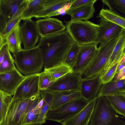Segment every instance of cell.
Here are the masks:
<instances>
[{
  "label": "cell",
  "mask_w": 125,
  "mask_h": 125,
  "mask_svg": "<svg viewBox=\"0 0 125 125\" xmlns=\"http://www.w3.org/2000/svg\"><path fill=\"white\" fill-rule=\"evenodd\" d=\"M73 41L66 30L41 37L37 46L42 53L44 69L63 63Z\"/></svg>",
  "instance_id": "cell-1"
},
{
  "label": "cell",
  "mask_w": 125,
  "mask_h": 125,
  "mask_svg": "<svg viewBox=\"0 0 125 125\" xmlns=\"http://www.w3.org/2000/svg\"><path fill=\"white\" fill-rule=\"evenodd\" d=\"M124 31L100 44L95 56L83 74V79H91L100 75L106 66L115 47Z\"/></svg>",
  "instance_id": "cell-2"
},
{
  "label": "cell",
  "mask_w": 125,
  "mask_h": 125,
  "mask_svg": "<svg viewBox=\"0 0 125 125\" xmlns=\"http://www.w3.org/2000/svg\"><path fill=\"white\" fill-rule=\"evenodd\" d=\"M13 57L16 69L25 76L41 73L43 66L42 55L37 46L30 49H22Z\"/></svg>",
  "instance_id": "cell-3"
},
{
  "label": "cell",
  "mask_w": 125,
  "mask_h": 125,
  "mask_svg": "<svg viewBox=\"0 0 125 125\" xmlns=\"http://www.w3.org/2000/svg\"><path fill=\"white\" fill-rule=\"evenodd\" d=\"M65 23L66 31L79 45L97 44L98 24L88 20L69 21Z\"/></svg>",
  "instance_id": "cell-4"
},
{
  "label": "cell",
  "mask_w": 125,
  "mask_h": 125,
  "mask_svg": "<svg viewBox=\"0 0 125 125\" xmlns=\"http://www.w3.org/2000/svg\"><path fill=\"white\" fill-rule=\"evenodd\" d=\"M98 98L88 125H125L107 102L105 96Z\"/></svg>",
  "instance_id": "cell-5"
},
{
  "label": "cell",
  "mask_w": 125,
  "mask_h": 125,
  "mask_svg": "<svg viewBox=\"0 0 125 125\" xmlns=\"http://www.w3.org/2000/svg\"><path fill=\"white\" fill-rule=\"evenodd\" d=\"M36 95L28 98H12L2 124L22 125Z\"/></svg>",
  "instance_id": "cell-6"
},
{
  "label": "cell",
  "mask_w": 125,
  "mask_h": 125,
  "mask_svg": "<svg viewBox=\"0 0 125 125\" xmlns=\"http://www.w3.org/2000/svg\"><path fill=\"white\" fill-rule=\"evenodd\" d=\"M88 102L81 97L71 100L54 109L49 110L46 115V120L61 123L80 112Z\"/></svg>",
  "instance_id": "cell-7"
},
{
  "label": "cell",
  "mask_w": 125,
  "mask_h": 125,
  "mask_svg": "<svg viewBox=\"0 0 125 125\" xmlns=\"http://www.w3.org/2000/svg\"><path fill=\"white\" fill-rule=\"evenodd\" d=\"M98 45L93 43L80 46L76 62L72 68L73 73L83 76L95 56Z\"/></svg>",
  "instance_id": "cell-8"
},
{
  "label": "cell",
  "mask_w": 125,
  "mask_h": 125,
  "mask_svg": "<svg viewBox=\"0 0 125 125\" xmlns=\"http://www.w3.org/2000/svg\"><path fill=\"white\" fill-rule=\"evenodd\" d=\"M39 73L25 76L17 89L12 98H28L37 94L40 92Z\"/></svg>",
  "instance_id": "cell-9"
},
{
  "label": "cell",
  "mask_w": 125,
  "mask_h": 125,
  "mask_svg": "<svg viewBox=\"0 0 125 125\" xmlns=\"http://www.w3.org/2000/svg\"><path fill=\"white\" fill-rule=\"evenodd\" d=\"M20 26V33L23 49L27 50L34 48L38 42L39 35L36 22L29 19L23 20Z\"/></svg>",
  "instance_id": "cell-10"
},
{
  "label": "cell",
  "mask_w": 125,
  "mask_h": 125,
  "mask_svg": "<svg viewBox=\"0 0 125 125\" xmlns=\"http://www.w3.org/2000/svg\"><path fill=\"white\" fill-rule=\"evenodd\" d=\"M81 75L70 73L54 82L46 90L52 92L64 91H80Z\"/></svg>",
  "instance_id": "cell-11"
},
{
  "label": "cell",
  "mask_w": 125,
  "mask_h": 125,
  "mask_svg": "<svg viewBox=\"0 0 125 125\" xmlns=\"http://www.w3.org/2000/svg\"><path fill=\"white\" fill-rule=\"evenodd\" d=\"M29 0H0V13L6 23L21 15Z\"/></svg>",
  "instance_id": "cell-12"
},
{
  "label": "cell",
  "mask_w": 125,
  "mask_h": 125,
  "mask_svg": "<svg viewBox=\"0 0 125 125\" xmlns=\"http://www.w3.org/2000/svg\"><path fill=\"white\" fill-rule=\"evenodd\" d=\"M25 77L16 68L0 74V90L8 94L13 95Z\"/></svg>",
  "instance_id": "cell-13"
},
{
  "label": "cell",
  "mask_w": 125,
  "mask_h": 125,
  "mask_svg": "<svg viewBox=\"0 0 125 125\" xmlns=\"http://www.w3.org/2000/svg\"><path fill=\"white\" fill-rule=\"evenodd\" d=\"M39 35L44 37L52 35L63 31L65 26L58 19L46 18L36 21Z\"/></svg>",
  "instance_id": "cell-14"
},
{
  "label": "cell",
  "mask_w": 125,
  "mask_h": 125,
  "mask_svg": "<svg viewBox=\"0 0 125 125\" xmlns=\"http://www.w3.org/2000/svg\"><path fill=\"white\" fill-rule=\"evenodd\" d=\"M97 99V96L78 113L61 123L62 125H88Z\"/></svg>",
  "instance_id": "cell-15"
},
{
  "label": "cell",
  "mask_w": 125,
  "mask_h": 125,
  "mask_svg": "<svg viewBox=\"0 0 125 125\" xmlns=\"http://www.w3.org/2000/svg\"><path fill=\"white\" fill-rule=\"evenodd\" d=\"M102 85L99 76L89 79L82 78L80 89L81 97L89 102L97 96Z\"/></svg>",
  "instance_id": "cell-16"
},
{
  "label": "cell",
  "mask_w": 125,
  "mask_h": 125,
  "mask_svg": "<svg viewBox=\"0 0 125 125\" xmlns=\"http://www.w3.org/2000/svg\"><path fill=\"white\" fill-rule=\"evenodd\" d=\"M100 21L97 41L98 44L125 30L120 26L107 21L101 19Z\"/></svg>",
  "instance_id": "cell-17"
},
{
  "label": "cell",
  "mask_w": 125,
  "mask_h": 125,
  "mask_svg": "<svg viewBox=\"0 0 125 125\" xmlns=\"http://www.w3.org/2000/svg\"><path fill=\"white\" fill-rule=\"evenodd\" d=\"M97 0L83 5L70 11L66 12L67 14L71 16L70 21H88L92 18L95 12L94 3Z\"/></svg>",
  "instance_id": "cell-18"
},
{
  "label": "cell",
  "mask_w": 125,
  "mask_h": 125,
  "mask_svg": "<svg viewBox=\"0 0 125 125\" xmlns=\"http://www.w3.org/2000/svg\"><path fill=\"white\" fill-rule=\"evenodd\" d=\"M125 96V80L117 81L113 80L102 84L97 97L110 95Z\"/></svg>",
  "instance_id": "cell-19"
},
{
  "label": "cell",
  "mask_w": 125,
  "mask_h": 125,
  "mask_svg": "<svg viewBox=\"0 0 125 125\" xmlns=\"http://www.w3.org/2000/svg\"><path fill=\"white\" fill-rule=\"evenodd\" d=\"M53 99L49 110L54 109L71 100L81 97L79 91L52 92Z\"/></svg>",
  "instance_id": "cell-20"
},
{
  "label": "cell",
  "mask_w": 125,
  "mask_h": 125,
  "mask_svg": "<svg viewBox=\"0 0 125 125\" xmlns=\"http://www.w3.org/2000/svg\"><path fill=\"white\" fill-rule=\"evenodd\" d=\"M52 2V0H29L26 8L22 13V20L31 19Z\"/></svg>",
  "instance_id": "cell-21"
},
{
  "label": "cell",
  "mask_w": 125,
  "mask_h": 125,
  "mask_svg": "<svg viewBox=\"0 0 125 125\" xmlns=\"http://www.w3.org/2000/svg\"><path fill=\"white\" fill-rule=\"evenodd\" d=\"M125 55V31L122 33L114 48L106 66L100 75L104 73L116 63L119 61Z\"/></svg>",
  "instance_id": "cell-22"
},
{
  "label": "cell",
  "mask_w": 125,
  "mask_h": 125,
  "mask_svg": "<svg viewBox=\"0 0 125 125\" xmlns=\"http://www.w3.org/2000/svg\"><path fill=\"white\" fill-rule=\"evenodd\" d=\"M20 25L19 24L4 38L7 43L8 49L13 56L18 52L22 50V43L20 33Z\"/></svg>",
  "instance_id": "cell-23"
},
{
  "label": "cell",
  "mask_w": 125,
  "mask_h": 125,
  "mask_svg": "<svg viewBox=\"0 0 125 125\" xmlns=\"http://www.w3.org/2000/svg\"><path fill=\"white\" fill-rule=\"evenodd\" d=\"M43 102L40 113L35 125H41L45 123L46 115L51 106L53 99L52 92L47 90L40 91Z\"/></svg>",
  "instance_id": "cell-24"
},
{
  "label": "cell",
  "mask_w": 125,
  "mask_h": 125,
  "mask_svg": "<svg viewBox=\"0 0 125 125\" xmlns=\"http://www.w3.org/2000/svg\"><path fill=\"white\" fill-rule=\"evenodd\" d=\"M43 100L40 91L37 94L23 121L22 125L35 124L40 113Z\"/></svg>",
  "instance_id": "cell-25"
},
{
  "label": "cell",
  "mask_w": 125,
  "mask_h": 125,
  "mask_svg": "<svg viewBox=\"0 0 125 125\" xmlns=\"http://www.w3.org/2000/svg\"><path fill=\"white\" fill-rule=\"evenodd\" d=\"M108 103L116 113L125 116V96L110 95L105 96Z\"/></svg>",
  "instance_id": "cell-26"
},
{
  "label": "cell",
  "mask_w": 125,
  "mask_h": 125,
  "mask_svg": "<svg viewBox=\"0 0 125 125\" xmlns=\"http://www.w3.org/2000/svg\"><path fill=\"white\" fill-rule=\"evenodd\" d=\"M44 71L49 75L53 83L67 73L73 72L72 68L63 63L49 68L44 69Z\"/></svg>",
  "instance_id": "cell-27"
},
{
  "label": "cell",
  "mask_w": 125,
  "mask_h": 125,
  "mask_svg": "<svg viewBox=\"0 0 125 125\" xmlns=\"http://www.w3.org/2000/svg\"><path fill=\"white\" fill-rule=\"evenodd\" d=\"M98 17L118 25L125 29V18L117 13L108 9H102Z\"/></svg>",
  "instance_id": "cell-28"
},
{
  "label": "cell",
  "mask_w": 125,
  "mask_h": 125,
  "mask_svg": "<svg viewBox=\"0 0 125 125\" xmlns=\"http://www.w3.org/2000/svg\"><path fill=\"white\" fill-rule=\"evenodd\" d=\"M70 0H55L54 2L49 5L39 12L34 17L37 19L41 18H46L48 15L58 10Z\"/></svg>",
  "instance_id": "cell-29"
},
{
  "label": "cell",
  "mask_w": 125,
  "mask_h": 125,
  "mask_svg": "<svg viewBox=\"0 0 125 125\" xmlns=\"http://www.w3.org/2000/svg\"><path fill=\"white\" fill-rule=\"evenodd\" d=\"M12 99L11 95L0 90V125H1L3 121Z\"/></svg>",
  "instance_id": "cell-30"
},
{
  "label": "cell",
  "mask_w": 125,
  "mask_h": 125,
  "mask_svg": "<svg viewBox=\"0 0 125 125\" xmlns=\"http://www.w3.org/2000/svg\"><path fill=\"white\" fill-rule=\"evenodd\" d=\"M16 68L14 60L7 47L5 53L3 61L0 65V74L11 71Z\"/></svg>",
  "instance_id": "cell-31"
},
{
  "label": "cell",
  "mask_w": 125,
  "mask_h": 125,
  "mask_svg": "<svg viewBox=\"0 0 125 125\" xmlns=\"http://www.w3.org/2000/svg\"><path fill=\"white\" fill-rule=\"evenodd\" d=\"M79 49L80 46L73 41L67 52L63 63L72 68L76 62Z\"/></svg>",
  "instance_id": "cell-32"
},
{
  "label": "cell",
  "mask_w": 125,
  "mask_h": 125,
  "mask_svg": "<svg viewBox=\"0 0 125 125\" xmlns=\"http://www.w3.org/2000/svg\"><path fill=\"white\" fill-rule=\"evenodd\" d=\"M120 61L116 63L104 73L99 76L102 84L113 80L114 77L115 75V73L117 66Z\"/></svg>",
  "instance_id": "cell-33"
},
{
  "label": "cell",
  "mask_w": 125,
  "mask_h": 125,
  "mask_svg": "<svg viewBox=\"0 0 125 125\" xmlns=\"http://www.w3.org/2000/svg\"><path fill=\"white\" fill-rule=\"evenodd\" d=\"M53 82H51L49 75L43 71L39 73V88L40 91L46 90Z\"/></svg>",
  "instance_id": "cell-34"
},
{
  "label": "cell",
  "mask_w": 125,
  "mask_h": 125,
  "mask_svg": "<svg viewBox=\"0 0 125 125\" xmlns=\"http://www.w3.org/2000/svg\"><path fill=\"white\" fill-rule=\"evenodd\" d=\"M21 20L22 19L20 16L7 22L4 29L0 33V34L4 38L19 24Z\"/></svg>",
  "instance_id": "cell-35"
},
{
  "label": "cell",
  "mask_w": 125,
  "mask_h": 125,
  "mask_svg": "<svg viewBox=\"0 0 125 125\" xmlns=\"http://www.w3.org/2000/svg\"><path fill=\"white\" fill-rule=\"evenodd\" d=\"M94 0H71L70 5L68 10L70 11L83 5L91 2Z\"/></svg>",
  "instance_id": "cell-36"
},
{
  "label": "cell",
  "mask_w": 125,
  "mask_h": 125,
  "mask_svg": "<svg viewBox=\"0 0 125 125\" xmlns=\"http://www.w3.org/2000/svg\"><path fill=\"white\" fill-rule=\"evenodd\" d=\"M114 7L124 14L125 13V0H108Z\"/></svg>",
  "instance_id": "cell-37"
},
{
  "label": "cell",
  "mask_w": 125,
  "mask_h": 125,
  "mask_svg": "<svg viewBox=\"0 0 125 125\" xmlns=\"http://www.w3.org/2000/svg\"><path fill=\"white\" fill-rule=\"evenodd\" d=\"M71 1V0H70ZM70 1L66 3L63 6L54 13L48 15L47 17L58 15L66 12L69 9L70 6Z\"/></svg>",
  "instance_id": "cell-38"
},
{
  "label": "cell",
  "mask_w": 125,
  "mask_h": 125,
  "mask_svg": "<svg viewBox=\"0 0 125 125\" xmlns=\"http://www.w3.org/2000/svg\"><path fill=\"white\" fill-rule=\"evenodd\" d=\"M125 67L119 71L114 76L113 79L115 81H117L125 79Z\"/></svg>",
  "instance_id": "cell-39"
},
{
  "label": "cell",
  "mask_w": 125,
  "mask_h": 125,
  "mask_svg": "<svg viewBox=\"0 0 125 125\" xmlns=\"http://www.w3.org/2000/svg\"><path fill=\"white\" fill-rule=\"evenodd\" d=\"M7 47V43L5 42L0 49V65L3 61L5 53Z\"/></svg>",
  "instance_id": "cell-40"
},
{
  "label": "cell",
  "mask_w": 125,
  "mask_h": 125,
  "mask_svg": "<svg viewBox=\"0 0 125 125\" xmlns=\"http://www.w3.org/2000/svg\"><path fill=\"white\" fill-rule=\"evenodd\" d=\"M6 22L3 17L0 14V33L5 28Z\"/></svg>",
  "instance_id": "cell-41"
},
{
  "label": "cell",
  "mask_w": 125,
  "mask_h": 125,
  "mask_svg": "<svg viewBox=\"0 0 125 125\" xmlns=\"http://www.w3.org/2000/svg\"><path fill=\"white\" fill-rule=\"evenodd\" d=\"M124 67H125V63L120 64L119 63L116 69L115 75Z\"/></svg>",
  "instance_id": "cell-42"
},
{
  "label": "cell",
  "mask_w": 125,
  "mask_h": 125,
  "mask_svg": "<svg viewBox=\"0 0 125 125\" xmlns=\"http://www.w3.org/2000/svg\"><path fill=\"white\" fill-rule=\"evenodd\" d=\"M5 40L4 38L0 34V49L5 43Z\"/></svg>",
  "instance_id": "cell-43"
},
{
  "label": "cell",
  "mask_w": 125,
  "mask_h": 125,
  "mask_svg": "<svg viewBox=\"0 0 125 125\" xmlns=\"http://www.w3.org/2000/svg\"><path fill=\"white\" fill-rule=\"evenodd\" d=\"M124 63H125V55L123 57L119 62V63L120 64Z\"/></svg>",
  "instance_id": "cell-44"
},
{
  "label": "cell",
  "mask_w": 125,
  "mask_h": 125,
  "mask_svg": "<svg viewBox=\"0 0 125 125\" xmlns=\"http://www.w3.org/2000/svg\"><path fill=\"white\" fill-rule=\"evenodd\" d=\"M24 125H35L34 124H27Z\"/></svg>",
  "instance_id": "cell-45"
},
{
  "label": "cell",
  "mask_w": 125,
  "mask_h": 125,
  "mask_svg": "<svg viewBox=\"0 0 125 125\" xmlns=\"http://www.w3.org/2000/svg\"><path fill=\"white\" fill-rule=\"evenodd\" d=\"M1 125H3V124H2Z\"/></svg>",
  "instance_id": "cell-46"
},
{
  "label": "cell",
  "mask_w": 125,
  "mask_h": 125,
  "mask_svg": "<svg viewBox=\"0 0 125 125\" xmlns=\"http://www.w3.org/2000/svg\"></svg>",
  "instance_id": "cell-47"
},
{
  "label": "cell",
  "mask_w": 125,
  "mask_h": 125,
  "mask_svg": "<svg viewBox=\"0 0 125 125\" xmlns=\"http://www.w3.org/2000/svg\"></svg>",
  "instance_id": "cell-48"
}]
</instances>
